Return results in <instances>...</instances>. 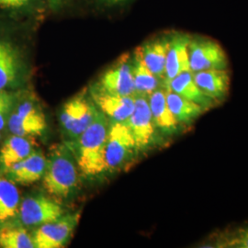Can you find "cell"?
Listing matches in <instances>:
<instances>
[{"instance_id":"1","label":"cell","mask_w":248,"mask_h":248,"mask_svg":"<svg viewBox=\"0 0 248 248\" xmlns=\"http://www.w3.org/2000/svg\"><path fill=\"white\" fill-rule=\"evenodd\" d=\"M107 116L98 110L94 121L81 133L77 144V164L83 175L97 176L106 171Z\"/></svg>"},{"instance_id":"2","label":"cell","mask_w":248,"mask_h":248,"mask_svg":"<svg viewBox=\"0 0 248 248\" xmlns=\"http://www.w3.org/2000/svg\"><path fill=\"white\" fill-rule=\"evenodd\" d=\"M77 159L71 148L56 145L46 158L43 184L49 195L57 199H67L78 185Z\"/></svg>"},{"instance_id":"3","label":"cell","mask_w":248,"mask_h":248,"mask_svg":"<svg viewBox=\"0 0 248 248\" xmlns=\"http://www.w3.org/2000/svg\"><path fill=\"white\" fill-rule=\"evenodd\" d=\"M28 68L18 45L0 34V90H14L26 82Z\"/></svg>"},{"instance_id":"4","label":"cell","mask_w":248,"mask_h":248,"mask_svg":"<svg viewBox=\"0 0 248 248\" xmlns=\"http://www.w3.org/2000/svg\"><path fill=\"white\" fill-rule=\"evenodd\" d=\"M98 108L85 89L70 98L62 107L60 122L65 133L73 139H78L94 121Z\"/></svg>"},{"instance_id":"5","label":"cell","mask_w":248,"mask_h":248,"mask_svg":"<svg viewBox=\"0 0 248 248\" xmlns=\"http://www.w3.org/2000/svg\"><path fill=\"white\" fill-rule=\"evenodd\" d=\"M189 65L192 73L228 69V57L221 45L203 36L190 37L188 44Z\"/></svg>"},{"instance_id":"6","label":"cell","mask_w":248,"mask_h":248,"mask_svg":"<svg viewBox=\"0 0 248 248\" xmlns=\"http://www.w3.org/2000/svg\"><path fill=\"white\" fill-rule=\"evenodd\" d=\"M62 215L63 209L57 202L37 194L26 197L20 202L18 218L25 227H33L55 222Z\"/></svg>"},{"instance_id":"7","label":"cell","mask_w":248,"mask_h":248,"mask_svg":"<svg viewBox=\"0 0 248 248\" xmlns=\"http://www.w3.org/2000/svg\"><path fill=\"white\" fill-rule=\"evenodd\" d=\"M7 127L10 133L18 136H40L45 133L47 123L40 107L31 100H24L16 104Z\"/></svg>"},{"instance_id":"8","label":"cell","mask_w":248,"mask_h":248,"mask_svg":"<svg viewBox=\"0 0 248 248\" xmlns=\"http://www.w3.org/2000/svg\"><path fill=\"white\" fill-rule=\"evenodd\" d=\"M80 219V212L62 215L57 221L38 226L31 233L34 248H62L71 237Z\"/></svg>"},{"instance_id":"9","label":"cell","mask_w":248,"mask_h":248,"mask_svg":"<svg viewBox=\"0 0 248 248\" xmlns=\"http://www.w3.org/2000/svg\"><path fill=\"white\" fill-rule=\"evenodd\" d=\"M96 85L99 89L111 94L134 96L133 56L124 53L102 74Z\"/></svg>"},{"instance_id":"10","label":"cell","mask_w":248,"mask_h":248,"mask_svg":"<svg viewBox=\"0 0 248 248\" xmlns=\"http://www.w3.org/2000/svg\"><path fill=\"white\" fill-rule=\"evenodd\" d=\"M135 149V142L129 128L124 123L111 122L106 143L107 170L123 165Z\"/></svg>"},{"instance_id":"11","label":"cell","mask_w":248,"mask_h":248,"mask_svg":"<svg viewBox=\"0 0 248 248\" xmlns=\"http://www.w3.org/2000/svg\"><path fill=\"white\" fill-rule=\"evenodd\" d=\"M133 113L124 123L133 135L135 149H142L150 144L155 134V124L151 113L148 97L134 95Z\"/></svg>"},{"instance_id":"12","label":"cell","mask_w":248,"mask_h":248,"mask_svg":"<svg viewBox=\"0 0 248 248\" xmlns=\"http://www.w3.org/2000/svg\"><path fill=\"white\" fill-rule=\"evenodd\" d=\"M90 98L101 112L112 122L125 123L133 113L135 97L121 96L106 92L94 84L90 89Z\"/></svg>"},{"instance_id":"13","label":"cell","mask_w":248,"mask_h":248,"mask_svg":"<svg viewBox=\"0 0 248 248\" xmlns=\"http://www.w3.org/2000/svg\"><path fill=\"white\" fill-rule=\"evenodd\" d=\"M190 37L191 36L182 32H174L169 35L165 78L163 81L164 88L170 80L176 78L179 74L191 71L188 55V44Z\"/></svg>"},{"instance_id":"14","label":"cell","mask_w":248,"mask_h":248,"mask_svg":"<svg viewBox=\"0 0 248 248\" xmlns=\"http://www.w3.org/2000/svg\"><path fill=\"white\" fill-rule=\"evenodd\" d=\"M45 168V154L41 150H35L25 159L7 169L3 174L16 185L27 186L43 178Z\"/></svg>"},{"instance_id":"15","label":"cell","mask_w":248,"mask_h":248,"mask_svg":"<svg viewBox=\"0 0 248 248\" xmlns=\"http://www.w3.org/2000/svg\"><path fill=\"white\" fill-rule=\"evenodd\" d=\"M169 45V35H165L153 38L137 47L146 66L162 82L165 78Z\"/></svg>"},{"instance_id":"16","label":"cell","mask_w":248,"mask_h":248,"mask_svg":"<svg viewBox=\"0 0 248 248\" xmlns=\"http://www.w3.org/2000/svg\"><path fill=\"white\" fill-rule=\"evenodd\" d=\"M193 78L199 88L206 96L219 102L226 98L230 89L231 78L226 70H205L193 73Z\"/></svg>"},{"instance_id":"17","label":"cell","mask_w":248,"mask_h":248,"mask_svg":"<svg viewBox=\"0 0 248 248\" xmlns=\"http://www.w3.org/2000/svg\"><path fill=\"white\" fill-rule=\"evenodd\" d=\"M165 88L177 93V95L183 98L195 102L202 107L205 110L209 109L214 105V103H216V101L206 96L202 89L199 88L193 78V73L191 71L179 74L176 78L170 80Z\"/></svg>"},{"instance_id":"18","label":"cell","mask_w":248,"mask_h":248,"mask_svg":"<svg viewBox=\"0 0 248 248\" xmlns=\"http://www.w3.org/2000/svg\"><path fill=\"white\" fill-rule=\"evenodd\" d=\"M35 151L34 145L28 137L11 135L0 148V171L5 172L13 165L27 158Z\"/></svg>"},{"instance_id":"19","label":"cell","mask_w":248,"mask_h":248,"mask_svg":"<svg viewBox=\"0 0 248 248\" xmlns=\"http://www.w3.org/2000/svg\"><path fill=\"white\" fill-rule=\"evenodd\" d=\"M148 102L154 124L166 132H172L177 129L178 123L172 114L167 101V89H157L150 96Z\"/></svg>"},{"instance_id":"20","label":"cell","mask_w":248,"mask_h":248,"mask_svg":"<svg viewBox=\"0 0 248 248\" xmlns=\"http://www.w3.org/2000/svg\"><path fill=\"white\" fill-rule=\"evenodd\" d=\"M133 75L135 95L148 97L159 89L161 80L146 66L138 48L133 53Z\"/></svg>"},{"instance_id":"21","label":"cell","mask_w":248,"mask_h":248,"mask_svg":"<svg viewBox=\"0 0 248 248\" xmlns=\"http://www.w3.org/2000/svg\"><path fill=\"white\" fill-rule=\"evenodd\" d=\"M0 248H34L31 234L21 222L13 221L0 222Z\"/></svg>"},{"instance_id":"22","label":"cell","mask_w":248,"mask_h":248,"mask_svg":"<svg viewBox=\"0 0 248 248\" xmlns=\"http://www.w3.org/2000/svg\"><path fill=\"white\" fill-rule=\"evenodd\" d=\"M20 202L16 184L0 175V222L18 217Z\"/></svg>"},{"instance_id":"23","label":"cell","mask_w":248,"mask_h":248,"mask_svg":"<svg viewBox=\"0 0 248 248\" xmlns=\"http://www.w3.org/2000/svg\"><path fill=\"white\" fill-rule=\"evenodd\" d=\"M167 89V101L172 114L179 124H189L205 111L195 102L183 98L177 93Z\"/></svg>"},{"instance_id":"24","label":"cell","mask_w":248,"mask_h":248,"mask_svg":"<svg viewBox=\"0 0 248 248\" xmlns=\"http://www.w3.org/2000/svg\"><path fill=\"white\" fill-rule=\"evenodd\" d=\"M19 93L14 90H0V132L7 127L9 116L18 103Z\"/></svg>"},{"instance_id":"25","label":"cell","mask_w":248,"mask_h":248,"mask_svg":"<svg viewBox=\"0 0 248 248\" xmlns=\"http://www.w3.org/2000/svg\"><path fill=\"white\" fill-rule=\"evenodd\" d=\"M39 0H0V9L27 11L35 8Z\"/></svg>"},{"instance_id":"26","label":"cell","mask_w":248,"mask_h":248,"mask_svg":"<svg viewBox=\"0 0 248 248\" xmlns=\"http://www.w3.org/2000/svg\"><path fill=\"white\" fill-rule=\"evenodd\" d=\"M224 248H248V226L242 229L234 237H231L230 240L223 244Z\"/></svg>"},{"instance_id":"27","label":"cell","mask_w":248,"mask_h":248,"mask_svg":"<svg viewBox=\"0 0 248 248\" xmlns=\"http://www.w3.org/2000/svg\"><path fill=\"white\" fill-rule=\"evenodd\" d=\"M49 7L51 9L57 10V9H62L63 6H65L70 0H45Z\"/></svg>"},{"instance_id":"28","label":"cell","mask_w":248,"mask_h":248,"mask_svg":"<svg viewBox=\"0 0 248 248\" xmlns=\"http://www.w3.org/2000/svg\"><path fill=\"white\" fill-rule=\"evenodd\" d=\"M99 4L104 7H116L123 5L124 3L128 2L129 0H98Z\"/></svg>"},{"instance_id":"29","label":"cell","mask_w":248,"mask_h":248,"mask_svg":"<svg viewBox=\"0 0 248 248\" xmlns=\"http://www.w3.org/2000/svg\"><path fill=\"white\" fill-rule=\"evenodd\" d=\"M0 137H1V134H0Z\"/></svg>"}]
</instances>
